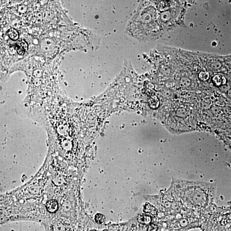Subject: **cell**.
<instances>
[{"mask_svg": "<svg viewBox=\"0 0 231 231\" xmlns=\"http://www.w3.org/2000/svg\"><path fill=\"white\" fill-rule=\"evenodd\" d=\"M17 51L20 55H23L28 49L27 43L23 40H20L16 43Z\"/></svg>", "mask_w": 231, "mask_h": 231, "instance_id": "6da1fadb", "label": "cell"}, {"mask_svg": "<svg viewBox=\"0 0 231 231\" xmlns=\"http://www.w3.org/2000/svg\"><path fill=\"white\" fill-rule=\"evenodd\" d=\"M143 211L146 213L153 217H156L158 214V211L155 207L149 203H146L143 206Z\"/></svg>", "mask_w": 231, "mask_h": 231, "instance_id": "7a4b0ae2", "label": "cell"}, {"mask_svg": "<svg viewBox=\"0 0 231 231\" xmlns=\"http://www.w3.org/2000/svg\"><path fill=\"white\" fill-rule=\"evenodd\" d=\"M46 207L48 212L51 213L54 212L58 209V203L54 200H51L47 202Z\"/></svg>", "mask_w": 231, "mask_h": 231, "instance_id": "3957f363", "label": "cell"}, {"mask_svg": "<svg viewBox=\"0 0 231 231\" xmlns=\"http://www.w3.org/2000/svg\"><path fill=\"white\" fill-rule=\"evenodd\" d=\"M138 222L141 224L144 225H149L151 222V218L149 215L147 214H140L137 218Z\"/></svg>", "mask_w": 231, "mask_h": 231, "instance_id": "277c9868", "label": "cell"}, {"mask_svg": "<svg viewBox=\"0 0 231 231\" xmlns=\"http://www.w3.org/2000/svg\"><path fill=\"white\" fill-rule=\"evenodd\" d=\"M214 84L217 86H220L226 83V79L224 77L219 75H215L212 78Z\"/></svg>", "mask_w": 231, "mask_h": 231, "instance_id": "5b68a950", "label": "cell"}, {"mask_svg": "<svg viewBox=\"0 0 231 231\" xmlns=\"http://www.w3.org/2000/svg\"><path fill=\"white\" fill-rule=\"evenodd\" d=\"M7 33L9 38L13 40H15L19 39V33L18 31L14 28H11L9 29Z\"/></svg>", "mask_w": 231, "mask_h": 231, "instance_id": "8992f818", "label": "cell"}, {"mask_svg": "<svg viewBox=\"0 0 231 231\" xmlns=\"http://www.w3.org/2000/svg\"><path fill=\"white\" fill-rule=\"evenodd\" d=\"M149 106L152 108L155 109L159 106V102L157 98L155 97L151 98L149 101Z\"/></svg>", "mask_w": 231, "mask_h": 231, "instance_id": "52a82bcc", "label": "cell"}, {"mask_svg": "<svg viewBox=\"0 0 231 231\" xmlns=\"http://www.w3.org/2000/svg\"><path fill=\"white\" fill-rule=\"evenodd\" d=\"M95 220L97 224H101L104 222L105 220V217L100 213H98L95 215Z\"/></svg>", "mask_w": 231, "mask_h": 231, "instance_id": "ba28073f", "label": "cell"}, {"mask_svg": "<svg viewBox=\"0 0 231 231\" xmlns=\"http://www.w3.org/2000/svg\"><path fill=\"white\" fill-rule=\"evenodd\" d=\"M209 74L206 72H201L199 75V78L202 81H206L209 78Z\"/></svg>", "mask_w": 231, "mask_h": 231, "instance_id": "9c48e42d", "label": "cell"}, {"mask_svg": "<svg viewBox=\"0 0 231 231\" xmlns=\"http://www.w3.org/2000/svg\"><path fill=\"white\" fill-rule=\"evenodd\" d=\"M158 227L154 224H149L147 228V231H157Z\"/></svg>", "mask_w": 231, "mask_h": 231, "instance_id": "30bf717a", "label": "cell"}]
</instances>
